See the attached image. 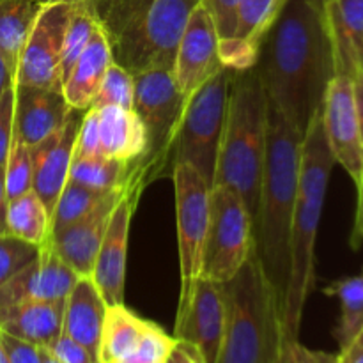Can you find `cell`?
<instances>
[{
	"instance_id": "6da1fadb",
	"label": "cell",
	"mask_w": 363,
	"mask_h": 363,
	"mask_svg": "<svg viewBox=\"0 0 363 363\" xmlns=\"http://www.w3.org/2000/svg\"><path fill=\"white\" fill-rule=\"evenodd\" d=\"M268 99L305 137L335 73L325 11L314 0H286L255 62Z\"/></svg>"
},
{
	"instance_id": "7a4b0ae2",
	"label": "cell",
	"mask_w": 363,
	"mask_h": 363,
	"mask_svg": "<svg viewBox=\"0 0 363 363\" xmlns=\"http://www.w3.org/2000/svg\"><path fill=\"white\" fill-rule=\"evenodd\" d=\"M303 137L268 99V140L261 199L254 223L255 250L284 305L291 272V230L300 181Z\"/></svg>"
},
{
	"instance_id": "3957f363",
	"label": "cell",
	"mask_w": 363,
	"mask_h": 363,
	"mask_svg": "<svg viewBox=\"0 0 363 363\" xmlns=\"http://www.w3.org/2000/svg\"><path fill=\"white\" fill-rule=\"evenodd\" d=\"M335 158L315 113L301 142L300 181L291 230V272L284 296V333L298 337L305 305L315 284V243Z\"/></svg>"
},
{
	"instance_id": "277c9868",
	"label": "cell",
	"mask_w": 363,
	"mask_h": 363,
	"mask_svg": "<svg viewBox=\"0 0 363 363\" xmlns=\"http://www.w3.org/2000/svg\"><path fill=\"white\" fill-rule=\"evenodd\" d=\"M268 140V94L257 67L240 71L230 84L229 108L216 162L215 184L241 197L255 223Z\"/></svg>"
},
{
	"instance_id": "5b68a950",
	"label": "cell",
	"mask_w": 363,
	"mask_h": 363,
	"mask_svg": "<svg viewBox=\"0 0 363 363\" xmlns=\"http://www.w3.org/2000/svg\"><path fill=\"white\" fill-rule=\"evenodd\" d=\"M202 0H106L99 23L112 48L113 62L131 74L170 69L188 18Z\"/></svg>"
},
{
	"instance_id": "8992f818",
	"label": "cell",
	"mask_w": 363,
	"mask_h": 363,
	"mask_svg": "<svg viewBox=\"0 0 363 363\" xmlns=\"http://www.w3.org/2000/svg\"><path fill=\"white\" fill-rule=\"evenodd\" d=\"M222 287L225 328L216 363H279L284 305L262 269L255 245L240 272Z\"/></svg>"
},
{
	"instance_id": "52a82bcc",
	"label": "cell",
	"mask_w": 363,
	"mask_h": 363,
	"mask_svg": "<svg viewBox=\"0 0 363 363\" xmlns=\"http://www.w3.org/2000/svg\"><path fill=\"white\" fill-rule=\"evenodd\" d=\"M234 74L236 71L222 67L188 96L170 155V169L177 163H188L211 188L215 183Z\"/></svg>"
},
{
	"instance_id": "ba28073f",
	"label": "cell",
	"mask_w": 363,
	"mask_h": 363,
	"mask_svg": "<svg viewBox=\"0 0 363 363\" xmlns=\"http://www.w3.org/2000/svg\"><path fill=\"white\" fill-rule=\"evenodd\" d=\"M133 110L145 128L147 147L140 158L131 162V165L147 186L151 181L165 176L167 167H170V155L186 105V96L179 92L170 69L152 67L140 71L133 74Z\"/></svg>"
},
{
	"instance_id": "9c48e42d",
	"label": "cell",
	"mask_w": 363,
	"mask_h": 363,
	"mask_svg": "<svg viewBox=\"0 0 363 363\" xmlns=\"http://www.w3.org/2000/svg\"><path fill=\"white\" fill-rule=\"evenodd\" d=\"M254 245V225L245 202L230 188L215 184L209 194L201 277L227 282L240 272Z\"/></svg>"
},
{
	"instance_id": "30bf717a",
	"label": "cell",
	"mask_w": 363,
	"mask_h": 363,
	"mask_svg": "<svg viewBox=\"0 0 363 363\" xmlns=\"http://www.w3.org/2000/svg\"><path fill=\"white\" fill-rule=\"evenodd\" d=\"M170 174H172L174 191H176V222L181 272L179 303H183L190 294L195 280L201 277L211 186L188 163H177Z\"/></svg>"
},
{
	"instance_id": "8fae6325",
	"label": "cell",
	"mask_w": 363,
	"mask_h": 363,
	"mask_svg": "<svg viewBox=\"0 0 363 363\" xmlns=\"http://www.w3.org/2000/svg\"><path fill=\"white\" fill-rule=\"evenodd\" d=\"M80 0L43 4L18 59L14 84L62 89L60 62L66 30Z\"/></svg>"
},
{
	"instance_id": "7c38bea8",
	"label": "cell",
	"mask_w": 363,
	"mask_h": 363,
	"mask_svg": "<svg viewBox=\"0 0 363 363\" xmlns=\"http://www.w3.org/2000/svg\"><path fill=\"white\" fill-rule=\"evenodd\" d=\"M145 184L140 174L131 167L130 183L126 194L113 209L108 229L103 236L96 255L92 280L101 293L106 305L124 303V284H126V259H128V238L137 202L144 191Z\"/></svg>"
},
{
	"instance_id": "4fadbf2b",
	"label": "cell",
	"mask_w": 363,
	"mask_h": 363,
	"mask_svg": "<svg viewBox=\"0 0 363 363\" xmlns=\"http://www.w3.org/2000/svg\"><path fill=\"white\" fill-rule=\"evenodd\" d=\"M323 126L335 163L358 186L363 170V138L351 73L335 69L321 106Z\"/></svg>"
},
{
	"instance_id": "5bb4252c",
	"label": "cell",
	"mask_w": 363,
	"mask_h": 363,
	"mask_svg": "<svg viewBox=\"0 0 363 363\" xmlns=\"http://www.w3.org/2000/svg\"><path fill=\"white\" fill-rule=\"evenodd\" d=\"M225 328V298L222 282L199 277L183 303H177L174 339L190 342L204 357L216 363Z\"/></svg>"
},
{
	"instance_id": "9a60e30c",
	"label": "cell",
	"mask_w": 363,
	"mask_h": 363,
	"mask_svg": "<svg viewBox=\"0 0 363 363\" xmlns=\"http://www.w3.org/2000/svg\"><path fill=\"white\" fill-rule=\"evenodd\" d=\"M225 67L220 59V35L215 20L204 4H199L188 18L179 39L172 74L183 96H190L215 73Z\"/></svg>"
},
{
	"instance_id": "2e32d148",
	"label": "cell",
	"mask_w": 363,
	"mask_h": 363,
	"mask_svg": "<svg viewBox=\"0 0 363 363\" xmlns=\"http://www.w3.org/2000/svg\"><path fill=\"white\" fill-rule=\"evenodd\" d=\"M85 110L71 108L66 124L57 133L45 140L28 145L32 160V191L38 195L50 211L52 218L53 206L67 183L69 167L74 156L78 128L84 119Z\"/></svg>"
},
{
	"instance_id": "e0dca14e",
	"label": "cell",
	"mask_w": 363,
	"mask_h": 363,
	"mask_svg": "<svg viewBox=\"0 0 363 363\" xmlns=\"http://www.w3.org/2000/svg\"><path fill=\"white\" fill-rule=\"evenodd\" d=\"M77 280V273L46 243L30 264L0 287V308L25 301L66 300Z\"/></svg>"
},
{
	"instance_id": "ac0fdd59",
	"label": "cell",
	"mask_w": 363,
	"mask_h": 363,
	"mask_svg": "<svg viewBox=\"0 0 363 363\" xmlns=\"http://www.w3.org/2000/svg\"><path fill=\"white\" fill-rule=\"evenodd\" d=\"M124 194H126V188L110 191L92 211L67 225L66 229L52 234V238H50V245L55 250V254L78 277L92 275L99 245H101L103 236L108 229L113 209L117 208Z\"/></svg>"
},
{
	"instance_id": "d6986e66",
	"label": "cell",
	"mask_w": 363,
	"mask_h": 363,
	"mask_svg": "<svg viewBox=\"0 0 363 363\" xmlns=\"http://www.w3.org/2000/svg\"><path fill=\"white\" fill-rule=\"evenodd\" d=\"M69 112L62 89L14 84V135L27 145L57 133Z\"/></svg>"
},
{
	"instance_id": "ffe728a7",
	"label": "cell",
	"mask_w": 363,
	"mask_h": 363,
	"mask_svg": "<svg viewBox=\"0 0 363 363\" xmlns=\"http://www.w3.org/2000/svg\"><path fill=\"white\" fill-rule=\"evenodd\" d=\"M284 2L286 0H241L233 39L220 41L223 66L236 73L255 66L262 38L279 16Z\"/></svg>"
},
{
	"instance_id": "44dd1931",
	"label": "cell",
	"mask_w": 363,
	"mask_h": 363,
	"mask_svg": "<svg viewBox=\"0 0 363 363\" xmlns=\"http://www.w3.org/2000/svg\"><path fill=\"white\" fill-rule=\"evenodd\" d=\"M106 308L92 277H78L64 301L62 332L80 342L98 363Z\"/></svg>"
},
{
	"instance_id": "7402d4cb",
	"label": "cell",
	"mask_w": 363,
	"mask_h": 363,
	"mask_svg": "<svg viewBox=\"0 0 363 363\" xmlns=\"http://www.w3.org/2000/svg\"><path fill=\"white\" fill-rule=\"evenodd\" d=\"M64 301H25L0 308V332L38 347H50L62 333Z\"/></svg>"
},
{
	"instance_id": "603a6c76",
	"label": "cell",
	"mask_w": 363,
	"mask_h": 363,
	"mask_svg": "<svg viewBox=\"0 0 363 363\" xmlns=\"http://www.w3.org/2000/svg\"><path fill=\"white\" fill-rule=\"evenodd\" d=\"M113 62L112 48L106 34L99 27L91 43L84 50L66 80L62 82V94L67 105L74 110H87L92 106L99 91L103 77Z\"/></svg>"
},
{
	"instance_id": "cb8c5ba5",
	"label": "cell",
	"mask_w": 363,
	"mask_h": 363,
	"mask_svg": "<svg viewBox=\"0 0 363 363\" xmlns=\"http://www.w3.org/2000/svg\"><path fill=\"white\" fill-rule=\"evenodd\" d=\"M96 110L99 117L101 155L123 162L140 158L147 147V135L135 110L110 105Z\"/></svg>"
},
{
	"instance_id": "d4e9b609",
	"label": "cell",
	"mask_w": 363,
	"mask_h": 363,
	"mask_svg": "<svg viewBox=\"0 0 363 363\" xmlns=\"http://www.w3.org/2000/svg\"><path fill=\"white\" fill-rule=\"evenodd\" d=\"M147 325V319H142L124 303L110 305L103 325L99 363H119L130 357L137 350Z\"/></svg>"
},
{
	"instance_id": "484cf974",
	"label": "cell",
	"mask_w": 363,
	"mask_h": 363,
	"mask_svg": "<svg viewBox=\"0 0 363 363\" xmlns=\"http://www.w3.org/2000/svg\"><path fill=\"white\" fill-rule=\"evenodd\" d=\"M41 6L38 0H0V55L13 77Z\"/></svg>"
},
{
	"instance_id": "4316f807",
	"label": "cell",
	"mask_w": 363,
	"mask_h": 363,
	"mask_svg": "<svg viewBox=\"0 0 363 363\" xmlns=\"http://www.w3.org/2000/svg\"><path fill=\"white\" fill-rule=\"evenodd\" d=\"M6 230L9 236L35 247L50 243V211L34 191L30 190L7 202Z\"/></svg>"
},
{
	"instance_id": "83f0119b",
	"label": "cell",
	"mask_w": 363,
	"mask_h": 363,
	"mask_svg": "<svg viewBox=\"0 0 363 363\" xmlns=\"http://www.w3.org/2000/svg\"><path fill=\"white\" fill-rule=\"evenodd\" d=\"M131 177V162L108 158V156H89V158H77L69 167L67 181L82 184V186L94 188V190H119L126 188Z\"/></svg>"
},
{
	"instance_id": "f1b7e54d",
	"label": "cell",
	"mask_w": 363,
	"mask_h": 363,
	"mask_svg": "<svg viewBox=\"0 0 363 363\" xmlns=\"http://www.w3.org/2000/svg\"><path fill=\"white\" fill-rule=\"evenodd\" d=\"M340 303V319L335 328V339L340 350L350 346L363 330V269L360 275L335 280L325 289Z\"/></svg>"
},
{
	"instance_id": "f546056e",
	"label": "cell",
	"mask_w": 363,
	"mask_h": 363,
	"mask_svg": "<svg viewBox=\"0 0 363 363\" xmlns=\"http://www.w3.org/2000/svg\"><path fill=\"white\" fill-rule=\"evenodd\" d=\"M330 39L335 48L363 53V0H328L325 6Z\"/></svg>"
},
{
	"instance_id": "4dcf8cb0",
	"label": "cell",
	"mask_w": 363,
	"mask_h": 363,
	"mask_svg": "<svg viewBox=\"0 0 363 363\" xmlns=\"http://www.w3.org/2000/svg\"><path fill=\"white\" fill-rule=\"evenodd\" d=\"M110 191L94 190V188L82 186V184L73 183V181H67L64 184L62 191H60L59 199H57L55 206H53L52 218H50L52 234L66 229L67 225H71L73 222L80 220L82 216L87 215L89 211H92Z\"/></svg>"
},
{
	"instance_id": "1f68e13d",
	"label": "cell",
	"mask_w": 363,
	"mask_h": 363,
	"mask_svg": "<svg viewBox=\"0 0 363 363\" xmlns=\"http://www.w3.org/2000/svg\"><path fill=\"white\" fill-rule=\"evenodd\" d=\"M99 27H101V23H99L91 4L80 0L69 21V27L66 30V38H64L62 62H60V78H62V82L66 80L78 57L84 53V50L87 48L92 35L96 34Z\"/></svg>"
},
{
	"instance_id": "d6a6232c",
	"label": "cell",
	"mask_w": 363,
	"mask_h": 363,
	"mask_svg": "<svg viewBox=\"0 0 363 363\" xmlns=\"http://www.w3.org/2000/svg\"><path fill=\"white\" fill-rule=\"evenodd\" d=\"M4 174H6L7 201L20 197V195L32 190L30 151H28V145L14 133L9 155H7L6 165H4Z\"/></svg>"
},
{
	"instance_id": "836d02e7",
	"label": "cell",
	"mask_w": 363,
	"mask_h": 363,
	"mask_svg": "<svg viewBox=\"0 0 363 363\" xmlns=\"http://www.w3.org/2000/svg\"><path fill=\"white\" fill-rule=\"evenodd\" d=\"M133 92L135 82L133 74L117 62H112L103 77L99 91L96 94L92 106H123V108H133Z\"/></svg>"
},
{
	"instance_id": "e575fe53",
	"label": "cell",
	"mask_w": 363,
	"mask_h": 363,
	"mask_svg": "<svg viewBox=\"0 0 363 363\" xmlns=\"http://www.w3.org/2000/svg\"><path fill=\"white\" fill-rule=\"evenodd\" d=\"M39 250L41 247H35L9 234H0V287L20 269L30 264L39 255Z\"/></svg>"
},
{
	"instance_id": "d590c367",
	"label": "cell",
	"mask_w": 363,
	"mask_h": 363,
	"mask_svg": "<svg viewBox=\"0 0 363 363\" xmlns=\"http://www.w3.org/2000/svg\"><path fill=\"white\" fill-rule=\"evenodd\" d=\"M339 353H326L315 351L303 346L298 337L284 333L282 346H280L279 363H339Z\"/></svg>"
},
{
	"instance_id": "8d00e7d4",
	"label": "cell",
	"mask_w": 363,
	"mask_h": 363,
	"mask_svg": "<svg viewBox=\"0 0 363 363\" xmlns=\"http://www.w3.org/2000/svg\"><path fill=\"white\" fill-rule=\"evenodd\" d=\"M101 155V137H99V117L94 106L85 110L84 119L78 128L77 142H74V156L89 158Z\"/></svg>"
},
{
	"instance_id": "74e56055",
	"label": "cell",
	"mask_w": 363,
	"mask_h": 363,
	"mask_svg": "<svg viewBox=\"0 0 363 363\" xmlns=\"http://www.w3.org/2000/svg\"><path fill=\"white\" fill-rule=\"evenodd\" d=\"M215 20L220 41H229L236 28V13L241 0H202Z\"/></svg>"
},
{
	"instance_id": "f35d334b",
	"label": "cell",
	"mask_w": 363,
	"mask_h": 363,
	"mask_svg": "<svg viewBox=\"0 0 363 363\" xmlns=\"http://www.w3.org/2000/svg\"><path fill=\"white\" fill-rule=\"evenodd\" d=\"M14 133V84L0 94V165H6Z\"/></svg>"
},
{
	"instance_id": "ab89813d",
	"label": "cell",
	"mask_w": 363,
	"mask_h": 363,
	"mask_svg": "<svg viewBox=\"0 0 363 363\" xmlns=\"http://www.w3.org/2000/svg\"><path fill=\"white\" fill-rule=\"evenodd\" d=\"M46 350H50V353L62 363H98V360H96L80 342L71 339V337L64 332L60 333V335L57 337L55 342L50 347H46Z\"/></svg>"
},
{
	"instance_id": "60d3db41",
	"label": "cell",
	"mask_w": 363,
	"mask_h": 363,
	"mask_svg": "<svg viewBox=\"0 0 363 363\" xmlns=\"http://www.w3.org/2000/svg\"><path fill=\"white\" fill-rule=\"evenodd\" d=\"M0 339H2V346L6 350L7 362L9 363H41L39 347L34 346V344L14 339V337L7 335L4 332H0Z\"/></svg>"
},
{
	"instance_id": "b9f144b4",
	"label": "cell",
	"mask_w": 363,
	"mask_h": 363,
	"mask_svg": "<svg viewBox=\"0 0 363 363\" xmlns=\"http://www.w3.org/2000/svg\"><path fill=\"white\" fill-rule=\"evenodd\" d=\"M165 363H206V360L197 347L191 346L190 342L176 339V344H174Z\"/></svg>"
},
{
	"instance_id": "7bdbcfd3",
	"label": "cell",
	"mask_w": 363,
	"mask_h": 363,
	"mask_svg": "<svg viewBox=\"0 0 363 363\" xmlns=\"http://www.w3.org/2000/svg\"><path fill=\"white\" fill-rule=\"evenodd\" d=\"M358 191V202H357V216H354V225L353 230H351L350 243L353 250H358V248L363 245V184L357 188Z\"/></svg>"
},
{
	"instance_id": "ee69618b",
	"label": "cell",
	"mask_w": 363,
	"mask_h": 363,
	"mask_svg": "<svg viewBox=\"0 0 363 363\" xmlns=\"http://www.w3.org/2000/svg\"><path fill=\"white\" fill-rule=\"evenodd\" d=\"M339 363H363V330L347 347L340 350Z\"/></svg>"
},
{
	"instance_id": "f6af8a7d",
	"label": "cell",
	"mask_w": 363,
	"mask_h": 363,
	"mask_svg": "<svg viewBox=\"0 0 363 363\" xmlns=\"http://www.w3.org/2000/svg\"><path fill=\"white\" fill-rule=\"evenodd\" d=\"M353 92H354V103H357V112H358V121H360V130H362V138H363V71L360 64H357L353 74Z\"/></svg>"
},
{
	"instance_id": "bcb514c9",
	"label": "cell",
	"mask_w": 363,
	"mask_h": 363,
	"mask_svg": "<svg viewBox=\"0 0 363 363\" xmlns=\"http://www.w3.org/2000/svg\"><path fill=\"white\" fill-rule=\"evenodd\" d=\"M7 202L9 201H7V194H6V174H4V165H0V227H2L4 230H6Z\"/></svg>"
},
{
	"instance_id": "7dc6e473",
	"label": "cell",
	"mask_w": 363,
	"mask_h": 363,
	"mask_svg": "<svg viewBox=\"0 0 363 363\" xmlns=\"http://www.w3.org/2000/svg\"><path fill=\"white\" fill-rule=\"evenodd\" d=\"M13 84H14L13 71H11V67L7 66L6 60L2 59V55H0V94H2L6 89H9Z\"/></svg>"
},
{
	"instance_id": "c3c4849f",
	"label": "cell",
	"mask_w": 363,
	"mask_h": 363,
	"mask_svg": "<svg viewBox=\"0 0 363 363\" xmlns=\"http://www.w3.org/2000/svg\"><path fill=\"white\" fill-rule=\"evenodd\" d=\"M39 354H41V363H62L60 360H57L46 347H39Z\"/></svg>"
},
{
	"instance_id": "681fc988",
	"label": "cell",
	"mask_w": 363,
	"mask_h": 363,
	"mask_svg": "<svg viewBox=\"0 0 363 363\" xmlns=\"http://www.w3.org/2000/svg\"><path fill=\"white\" fill-rule=\"evenodd\" d=\"M38 2H39V4H48V2H55V0H38ZM84 2L91 4L92 9H94V13H96V11H98L99 7H101L103 4L106 2V0H84Z\"/></svg>"
},
{
	"instance_id": "f907efd6",
	"label": "cell",
	"mask_w": 363,
	"mask_h": 363,
	"mask_svg": "<svg viewBox=\"0 0 363 363\" xmlns=\"http://www.w3.org/2000/svg\"><path fill=\"white\" fill-rule=\"evenodd\" d=\"M0 363H9L7 362L6 350H4V346H2V339H0Z\"/></svg>"
},
{
	"instance_id": "816d5d0a",
	"label": "cell",
	"mask_w": 363,
	"mask_h": 363,
	"mask_svg": "<svg viewBox=\"0 0 363 363\" xmlns=\"http://www.w3.org/2000/svg\"><path fill=\"white\" fill-rule=\"evenodd\" d=\"M326 2H328V0H314V4H315V6H319V7H321L323 11H325V6H326Z\"/></svg>"
},
{
	"instance_id": "f5cc1de1",
	"label": "cell",
	"mask_w": 363,
	"mask_h": 363,
	"mask_svg": "<svg viewBox=\"0 0 363 363\" xmlns=\"http://www.w3.org/2000/svg\"><path fill=\"white\" fill-rule=\"evenodd\" d=\"M119 363H147V362H138V360H123Z\"/></svg>"
},
{
	"instance_id": "db71d44e",
	"label": "cell",
	"mask_w": 363,
	"mask_h": 363,
	"mask_svg": "<svg viewBox=\"0 0 363 363\" xmlns=\"http://www.w3.org/2000/svg\"><path fill=\"white\" fill-rule=\"evenodd\" d=\"M358 64H360V67H362V71H363V53L360 57H358Z\"/></svg>"
},
{
	"instance_id": "11a10c76",
	"label": "cell",
	"mask_w": 363,
	"mask_h": 363,
	"mask_svg": "<svg viewBox=\"0 0 363 363\" xmlns=\"http://www.w3.org/2000/svg\"><path fill=\"white\" fill-rule=\"evenodd\" d=\"M362 184H363V170H362V179H360V183H358V186H362ZM357 186V188H358Z\"/></svg>"
},
{
	"instance_id": "9f6ffc18",
	"label": "cell",
	"mask_w": 363,
	"mask_h": 363,
	"mask_svg": "<svg viewBox=\"0 0 363 363\" xmlns=\"http://www.w3.org/2000/svg\"><path fill=\"white\" fill-rule=\"evenodd\" d=\"M0 234H7V233H6V230H4V229H2V227H0Z\"/></svg>"
}]
</instances>
